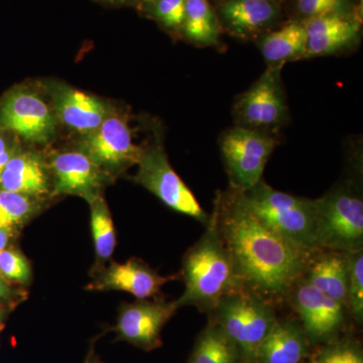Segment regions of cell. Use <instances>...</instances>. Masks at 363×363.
Masks as SVG:
<instances>
[{
    "mask_svg": "<svg viewBox=\"0 0 363 363\" xmlns=\"http://www.w3.org/2000/svg\"><path fill=\"white\" fill-rule=\"evenodd\" d=\"M213 209L245 289L272 303L288 298L312 255L298 250L253 216L233 189L217 195Z\"/></svg>",
    "mask_w": 363,
    "mask_h": 363,
    "instance_id": "cell-1",
    "label": "cell"
},
{
    "mask_svg": "<svg viewBox=\"0 0 363 363\" xmlns=\"http://www.w3.org/2000/svg\"><path fill=\"white\" fill-rule=\"evenodd\" d=\"M205 226L200 240L184 255L182 279L185 291L175 303L178 309L192 306L208 315L225 296L245 286L219 229L214 209Z\"/></svg>",
    "mask_w": 363,
    "mask_h": 363,
    "instance_id": "cell-2",
    "label": "cell"
},
{
    "mask_svg": "<svg viewBox=\"0 0 363 363\" xmlns=\"http://www.w3.org/2000/svg\"><path fill=\"white\" fill-rule=\"evenodd\" d=\"M234 191L241 204L264 225L302 252L308 255L318 252L315 199L281 192L264 180L248 190Z\"/></svg>",
    "mask_w": 363,
    "mask_h": 363,
    "instance_id": "cell-3",
    "label": "cell"
},
{
    "mask_svg": "<svg viewBox=\"0 0 363 363\" xmlns=\"http://www.w3.org/2000/svg\"><path fill=\"white\" fill-rule=\"evenodd\" d=\"M0 128L18 136L23 145L45 150L63 130L40 81L9 88L0 97Z\"/></svg>",
    "mask_w": 363,
    "mask_h": 363,
    "instance_id": "cell-4",
    "label": "cell"
},
{
    "mask_svg": "<svg viewBox=\"0 0 363 363\" xmlns=\"http://www.w3.org/2000/svg\"><path fill=\"white\" fill-rule=\"evenodd\" d=\"M208 316L235 344L242 363H257L260 344L279 320L272 302L247 289L225 296Z\"/></svg>",
    "mask_w": 363,
    "mask_h": 363,
    "instance_id": "cell-5",
    "label": "cell"
},
{
    "mask_svg": "<svg viewBox=\"0 0 363 363\" xmlns=\"http://www.w3.org/2000/svg\"><path fill=\"white\" fill-rule=\"evenodd\" d=\"M317 252L363 250V201L351 186L332 189L315 199Z\"/></svg>",
    "mask_w": 363,
    "mask_h": 363,
    "instance_id": "cell-6",
    "label": "cell"
},
{
    "mask_svg": "<svg viewBox=\"0 0 363 363\" xmlns=\"http://www.w3.org/2000/svg\"><path fill=\"white\" fill-rule=\"evenodd\" d=\"M156 136L152 142L143 145L142 156L133 180L159 198L169 209L206 224L210 214L204 211L192 191L171 166L161 138Z\"/></svg>",
    "mask_w": 363,
    "mask_h": 363,
    "instance_id": "cell-7",
    "label": "cell"
},
{
    "mask_svg": "<svg viewBox=\"0 0 363 363\" xmlns=\"http://www.w3.org/2000/svg\"><path fill=\"white\" fill-rule=\"evenodd\" d=\"M70 145L116 180L138 164L143 152V145L133 142L128 116L119 109L96 130L75 136Z\"/></svg>",
    "mask_w": 363,
    "mask_h": 363,
    "instance_id": "cell-8",
    "label": "cell"
},
{
    "mask_svg": "<svg viewBox=\"0 0 363 363\" xmlns=\"http://www.w3.org/2000/svg\"><path fill=\"white\" fill-rule=\"evenodd\" d=\"M277 135L269 131L235 128L221 136L222 157L231 189L245 191L262 180L264 169L278 147Z\"/></svg>",
    "mask_w": 363,
    "mask_h": 363,
    "instance_id": "cell-9",
    "label": "cell"
},
{
    "mask_svg": "<svg viewBox=\"0 0 363 363\" xmlns=\"http://www.w3.org/2000/svg\"><path fill=\"white\" fill-rule=\"evenodd\" d=\"M283 68L267 66L262 75L236 98L233 109L236 126L272 133L289 121Z\"/></svg>",
    "mask_w": 363,
    "mask_h": 363,
    "instance_id": "cell-10",
    "label": "cell"
},
{
    "mask_svg": "<svg viewBox=\"0 0 363 363\" xmlns=\"http://www.w3.org/2000/svg\"><path fill=\"white\" fill-rule=\"evenodd\" d=\"M45 152L51 169L55 199L77 196L89 203L116 183L113 177L72 145L63 149L51 147Z\"/></svg>",
    "mask_w": 363,
    "mask_h": 363,
    "instance_id": "cell-11",
    "label": "cell"
},
{
    "mask_svg": "<svg viewBox=\"0 0 363 363\" xmlns=\"http://www.w3.org/2000/svg\"><path fill=\"white\" fill-rule=\"evenodd\" d=\"M56 111L62 128L83 135L99 128L118 108L113 102L81 91L61 80L40 81Z\"/></svg>",
    "mask_w": 363,
    "mask_h": 363,
    "instance_id": "cell-12",
    "label": "cell"
},
{
    "mask_svg": "<svg viewBox=\"0 0 363 363\" xmlns=\"http://www.w3.org/2000/svg\"><path fill=\"white\" fill-rule=\"evenodd\" d=\"M178 310L175 301L136 300L119 307L116 326V341H125L145 351L162 345V331Z\"/></svg>",
    "mask_w": 363,
    "mask_h": 363,
    "instance_id": "cell-13",
    "label": "cell"
},
{
    "mask_svg": "<svg viewBox=\"0 0 363 363\" xmlns=\"http://www.w3.org/2000/svg\"><path fill=\"white\" fill-rule=\"evenodd\" d=\"M288 298L310 344L329 342L345 323L347 309L313 288L303 277L294 286Z\"/></svg>",
    "mask_w": 363,
    "mask_h": 363,
    "instance_id": "cell-14",
    "label": "cell"
},
{
    "mask_svg": "<svg viewBox=\"0 0 363 363\" xmlns=\"http://www.w3.org/2000/svg\"><path fill=\"white\" fill-rule=\"evenodd\" d=\"M92 281L86 289L89 291H121L130 293L138 300H149L161 292L162 286L179 277L162 276L143 259H133L121 264L111 260L101 269L91 272Z\"/></svg>",
    "mask_w": 363,
    "mask_h": 363,
    "instance_id": "cell-15",
    "label": "cell"
},
{
    "mask_svg": "<svg viewBox=\"0 0 363 363\" xmlns=\"http://www.w3.org/2000/svg\"><path fill=\"white\" fill-rule=\"evenodd\" d=\"M0 188L54 201L52 177L45 150L21 145L0 175Z\"/></svg>",
    "mask_w": 363,
    "mask_h": 363,
    "instance_id": "cell-16",
    "label": "cell"
},
{
    "mask_svg": "<svg viewBox=\"0 0 363 363\" xmlns=\"http://www.w3.org/2000/svg\"><path fill=\"white\" fill-rule=\"evenodd\" d=\"M306 28L304 58L331 56L357 45L360 23L354 14H325L303 21Z\"/></svg>",
    "mask_w": 363,
    "mask_h": 363,
    "instance_id": "cell-17",
    "label": "cell"
},
{
    "mask_svg": "<svg viewBox=\"0 0 363 363\" xmlns=\"http://www.w3.org/2000/svg\"><path fill=\"white\" fill-rule=\"evenodd\" d=\"M218 13L227 30L241 39L262 35L281 14L278 1L272 0H225Z\"/></svg>",
    "mask_w": 363,
    "mask_h": 363,
    "instance_id": "cell-18",
    "label": "cell"
},
{
    "mask_svg": "<svg viewBox=\"0 0 363 363\" xmlns=\"http://www.w3.org/2000/svg\"><path fill=\"white\" fill-rule=\"evenodd\" d=\"M303 278L347 309L350 252L321 250L312 255Z\"/></svg>",
    "mask_w": 363,
    "mask_h": 363,
    "instance_id": "cell-19",
    "label": "cell"
},
{
    "mask_svg": "<svg viewBox=\"0 0 363 363\" xmlns=\"http://www.w3.org/2000/svg\"><path fill=\"white\" fill-rule=\"evenodd\" d=\"M309 340L300 321L278 320L260 344L257 363H301L309 354Z\"/></svg>",
    "mask_w": 363,
    "mask_h": 363,
    "instance_id": "cell-20",
    "label": "cell"
},
{
    "mask_svg": "<svg viewBox=\"0 0 363 363\" xmlns=\"http://www.w3.org/2000/svg\"><path fill=\"white\" fill-rule=\"evenodd\" d=\"M306 40L304 23L294 21L279 30L262 33L257 45L267 66H285L288 62L304 58Z\"/></svg>",
    "mask_w": 363,
    "mask_h": 363,
    "instance_id": "cell-21",
    "label": "cell"
},
{
    "mask_svg": "<svg viewBox=\"0 0 363 363\" xmlns=\"http://www.w3.org/2000/svg\"><path fill=\"white\" fill-rule=\"evenodd\" d=\"M220 32V21L209 0H186L182 39L198 47H218Z\"/></svg>",
    "mask_w": 363,
    "mask_h": 363,
    "instance_id": "cell-22",
    "label": "cell"
},
{
    "mask_svg": "<svg viewBox=\"0 0 363 363\" xmlns=\"http://www.w3.org/2000/svg\"><path fill=\"white\" fill-rule=\"evenodd\" d=\"M187 363H242L240 350L213 322L196 339Z\"/></svg>",
    "mask_w": 363,
    "mask_h": 363,
    "instance_id": "cell-23",
    "label": "cell"
},
{
    "mask_svg": "<svg viewBox=\"0 0 363 363\" xmlns=\"http://www.w3.org/2000/svg\"><path fill=\"white\" fill-rule=\"evenodd\" d=\"M90 224L95 250V264L91 272L101 269L112 259L116 247V231L104 196H98L88 203Z\"/></svg>",
    "mask_w": 363,
    "mask_h": 363,
    "instance_id": "cell-24",
    "label": "cell"
},
{
    "mask_svg": "<svg viewBox=\"0 0 363 363\" xmlns=\"http://www.w3.org/2000/svg\"><path fill=\"white\" fill-rule=\"evenodd\" d=\"M49 205L44 200L0 188V228L16 235Z\"/></svg>",
    "mask_w": 363,
    "mask_h": 363,
    "instance_id": "cell-25",
    "label": "cell"
},
{
    "mask_svg": "<svg viewBox=\"0 0 363 363\" xmlns=\"http://www.w3.org/2000/svg\"><path fill=\"white\" fill-rule=\"evenodd\" d=\"M186 0H142L138 9L147 18L157 21L175 39H181Z\"/></svg>",
    "mask_w": 363,
    "mask_h": 363,
    "instance_id": "cell-26",
    "label": "cell"
},
{
    "mask_svg": "<svg viewBox=\"0 0 363 363\" xmlns=\"http://www.w3.org/2000/svg\"><path fill=\"white\" fill-rule=\"evenodd\" d=\"M347 311L358 324L363 322V250L350 252Z\"/></svg>",
    "mask_w": 363,
    "mask_h": 363,
    "instance_id": "cell-27",
    "label": "cell"
},
{
    "mask_svg": "<svg viewBox=\"0 0 363 363\" xmlns=\"http://www.w3.org/2000/svg\"><path fill=\"white\" fill-rule=\"evenodd\" d=\"M0 274L6 281L28 286L32 283L33 271L23 253L13 248L0 252Z\"/></svg>",
    "mask_w": 363,
    "mask_h": 363,
    "instance_id": "cell-28",
    "label": "cell"
},
{
    "mask_svg": "<svg viewBox=\"0 0 363 363\" xmlns=\"http://www.w3.org/2000/svg\"><path fill=\"white\" fill-rule=\"evenodd\" d=\"M296 9L305 18L325 14H353L352 0H296Z\"/></svg>",
    "mask_w": 363,
    "mask_h": 363,
    "instance_id": "cell-29",
    "label": "cell"
},
{
    "mask_svg": "<svg viewBox=\"0 0 363 363\" xmlns=\"http://www.w3.org/2000/svg\"><path fill=\"white\" fill-rule=\"evenodd\" d=\"M360 350V346L351 340L333 342L318 357L315 363H351Z\"/></svg>",
    "mask_w": 363,
    "mask_h": 363,
    "instance_id": "cell-30",
    "label": "cell"
},
{
    "mask_svg": "<svg viewBox=\"0 0 363 363\" xmlns=\"http://www.w3.org/2000/svg\"><path fill=\"white\" fill-rule=\"evenodd\" d=\"M21 140L18 136L14 135L11 131L0 128V175L6 168L7 162L11 161L13 155L21 147Z\"/></svg>",
    "mask_w": 363,
    "mask_h": 363,
    "instance_id": "cell-31",
    "label": "cell"
},
{
    "mask_svg": "<svg viewBox=\"0 0 363 363\" xmlns=\"http://www.w3.org/2000/svg\"><path fill=\"white\" fill-rule=\"evenodd\" d=\"M20 298V293L13 290L11 286L7 284L6 279L2 278L0 274V303L11 302L13 300Z\"/></svg>",
    "mask_w": 363,
    "mask_h": 363,
    "instance_id": "cell-32",
    "label": "cell"
},
{
    "mask_svg": "<svg viewBox=\"0 0 363 363\" xmlns=\"http://www.w3.org/2000/svg\"><path fill=\"white\" fill-rule=\"evenodd\" d=\"M99 4L108 6H135L138 7L142 0H95Z\"/></svg>",
    "mask_w": 363,
    "mask_h": 363,
    "instance_id": "cell-33",
    "label": "cell"
},
{
    "mask_svg": "<svg viewBox=\"0 0 363 363\" xmlns=\"http://www.w3.org/2000/svg\"><path fill=\"white\" fill-rule=\"evenodd\" d=\"M14 234L6 229L0 228V252L9 247Z\"/></svg>",
    "mask_w": 363,
    "mask_h": 363,
    "instance_id": "cell-34",
    "label": "cell"
},
{
    "mask_svg": "<svg viewBox=\"0 0 363 363\" xmlns=\"http://www.w3.org/2000/svg\"><path fill=\"white\" fill-rule=\"evenodd\" d=\"M84 363H105L102 362L100 357L95 353L94 342L91 343Z\"/></svg>",
    "mask_w": 363,
    "mask_h": 363,
    "instance_id": "cell-35",
    "label": "cell"
},
{
    "mask_svg": "<svg viewBox=\"0 0 363 363\" xmlns=\"http://www.w3.org/2000/svg\"><path fill=\"white\" fill-rule=\"evenodd\" d=\"M351 363H363L362 350L358 351Z\"/></svg>",
    "mask_w": 363,
    "mask_h": 363,
    "instance_id": "cell-36",
    "label": "cell"
},
{
    "mask_svg": "<svg viewBox=\"0 0 363 363\" xmlns=\"http://www.w3.org/2000/svg\"><path fill=\"white\" fill-rule=\"evenodd\" d=\"M4 315H6V312L0 309V326H1L2 322H4Z\"/></svg>",
    "mask_w": 363,
    "mask_h": 363,
    "instance_id": "cell-37",
    "label": "cell"
},
{
    "mask_svg": "<svg viewBox=\"0 0 363 363\" xmlns=\"http://www.w3.org/2000/svg\"><path fill=\"white\" fill-rule=\"evenodd\" d=\"M272 1H278V0H272Z\"/></svg>",
    "mask_w": 363,
    "mask_h": 363,
    "instance_id": "cell-38",
    "label": "cell"
}]
</instances>
